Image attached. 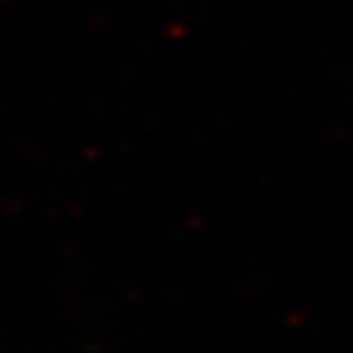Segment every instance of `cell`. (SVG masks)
Here are the masks:
<instances>
[]
</instances>
